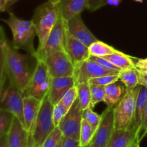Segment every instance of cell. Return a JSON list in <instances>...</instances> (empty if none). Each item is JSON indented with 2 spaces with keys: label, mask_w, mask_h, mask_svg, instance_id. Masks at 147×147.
I'll use <instances>...</instances> for the list:
<instances>
[{
  "label": "cell",
  "mask_w": 147,
  "mask_h": 147,
  "mask_svg": "<svg viewBox=\"0 0 147 147\" xmlns=\"http://www.w3.org/2000/svg\"><path fill=\"white\" fill-rule=\"evenodd\" d=\"M105 58L111 62L113 65L119 67L121 70H128V69L134 68V57L126 55L125 53L120 52L119 50L116 53L106 56Z\"/></svg>",
  "instance_id": "603a6c76"
},
{
  "label": "cell",
  "mask_w": 147,
  "mask_h": 147,
  "mask_svg": "<svg viewBox=\"0 0 147 147\" xmlns=\"http://www.w3.org/2000/svg\"><path fill=\"white\" fill-rule=\"evenodd\" d=\"M78 99V89L76 86H73L65 94L63 98L60 102H61L66 108L70 109L73 103Z\"/></svg>",
  "instance_id": "836d02e7"
},
{
  "label": "cell",
  "mask_w": 147,
  "mask_h": 147,
  "mask_svg": "<svg viewBox=\"0 0 147 147\" xmlns=\"http://www.w3.org/2000/svg\"><path fill=\"white\" fill-rule=\"evenodd\" d=\"M53 107L47 94L42 100L34 128L30 134L37 147L42 145L47 136L55 128L53 122Z\"/></svg>",
  "instance_id": "8992f818"
},
{
  "label": "cell",
  "mask_w": 147,
  "mask_h": 147,
  "mask_svg": "<svg viewBox=\"0 0 147 147\" xmlns=\"http://www.w3.org/2000/svg\"><path fill=\"white\" fill-rule=\"evenodd\" d=\"M63 135L58 126H56L47 136L41 147H56L63 140Z\"/></svg>",
  "instance_id": "4dcf8cb0"
},
{
  "label": "cell",
  "mask_w": 147,
  "mask_h": 147,
  "mask_svg": "<svg viewBox=\"0 0 147 147\" xmlns=\"http://www.w3.org/2000/svg\"><path fill=\"white\" fill-rule=\"evenodd\" d=\"M119 80L127 90H132L139 86V73L135 67L128 70H121L119 73Z\"/></svg>",
  "instance_id": "cb8c5ba5"
},
{
  "label": "cell",
  "mask_w": 147,
  "mask_h": 147,
  "mask_svg": "<svg viewBox=\"0 0 147 147\" xmlns=\"http://www.w3.org/2000/svg\"><path fill=\"white\" fill-rule=\"evenodd\" d=\"M140 140H139V137H136L134 140L133 141L131 144L129 145V147H140Z\"/></svg>",
  "instance_id": "ee69618b"
},
{
  "label": "cell",
  "mask_w": 147,
  "mask_h": 147,
  "mask_svg": "<svg viewBox=\"0 0 147 147\" xmlns=\"http://www.w3.org/2000/svg\"><path fill=\"white\" fill-rule=\"evenodd\" d=\"M23 97L22 93L7 76V78L0 89V109L12 113L24 126Z\"/></svg>",
  "instance_id": "52a82bcc"
},
{
  "label": "cell",
  "mask_w": 147,
  "mask_h": 147,
  "mask_svg": "<svg viewBox=\"0 0 147 147\" xmlns=\"http://www.w3.org/2000/svg\"><path fill=\"white\" fill-rule=\"evenodd\" d=\"M140 86L127 92L113 109L114 127L116 130L128 129L134 126L136 103Z\"/></svg>",
  "instance_id": "277c9868"
},
{
  "label": "cell",
  "mask_w": 147,
  "mask_h": 147,
  "mask_svg": "<svg viewBox=\"0 0 147 147\" xmlns=\"http://www.w3.org/2000/svg\"><path fill=\"white\" fill-rule=\"evenodd\" d=\"M27 147H37L35 144H34V140H33L31 134H30V139H29V143Z\"/></svg>",
  "instance_id": "f6af8a7d"
},
{
  "label": "cell",
  "mask_w": 147,
  "mask_h": 147,
  "mask_svg": "<svg viewBox=\"0 0 147 147\" xmlns=\"http://www.w3.org/2000/svg\"><path fill=\"white\" fill-rule=\"evenodd\" d=\"M51 78L73 77L74 63L66 51H60L51 54L45 60Z\"/></svg>",
  "instance_id": "30bf717a"
},
{
  "label": "cell",
  "mask_w": 147,
  "mask_h": 147,
  "mask_svg": "<svg viewBox=\"0 0 147 147\" xmlns=\"http://www.w3.org/2000/svg\"><path fill=\"white\" fill-rule=\"evenodd\" d=\"M95 131L92 129L88 122L84 119L82 120L81 128H80V138H79V146L85 147L90 144Z\"/></svg>",
  "instance_id": "4316f807"
},
{
  "label": "cell",
  "mask_w": 147,
  "mask_h": 147,
  "mask_svg": "<svg viewBox=\"0 0 147 147\" xmlns=\"http://www.w3.org/2000/svg\"><path fill=\"white\" fill-rule=\"evenodd\" d=\"M127 92L124 85L119 81L105 86L104 102L109 109H114Z\"/></svg>",
  "instance_id": "ffe728a7"
},
{
  "label": "cell",
  "mask_w": 147,
  "mask_h": 147,
  "mask_svg": "<svg viewBox=\"0 0 147 147\" xmlns=\"http://www.w3.org/2000/svg\"><path fill=\"white\" fill-rule=\"evenodd\" d=\"M61 144H62V141L60 142V143L58 144L57 145V146H56V147H60V146H61Z\"/></svg>",
  "instance_id": "681fc988"
},
{
  "label": "cell",
  "mask_w": 147,
  "mask_h": 147,
  "mask_svg": "<svg viewBox=\"0 0 147 147\" xmlns=\"http://www.w3.org/2000/svg\"><path fill=\"white\" fill-rule=\"evenodd\" d=\"M83 119H84L85 120L88 122L89 124L91 126L92 129L96 132L98 127L100 125V121H101L102 116L101 115L98 114L97 113L93 111V109L89 107L83 110Z\"/></svg>",
  "instance_id": "f546056e"
},
{
  "label": "cell",
  "mask_w": 147,
  "mask_h": 147,
  "mask_svg": "<svg viewBox=\"0 0 147 147\" xmlns=\"http://www.w3.org/2000/svg\"><path fill=\"white\" fill-rule=\"evenodd\" d=\"M69 109L66 108L61 102L55 104L53 107V122L55 126H58L63 118L65 116L67 113L68 112Z\"/></svg>",
  "instance_id": "1f68e13d"
},
{
  "label": "cell",
  "mask_w": 147,
  "mask_h": 147,
  "mask_svg": "<svg viewBox=\"0 0 147 147\" xmlns=\"http://www.w3.org/2000/svg\"><path fill=\"white\" fill-rule=\"evenodd\" d=\"M39 147H41V146H39Z\"/></svg>",
  "instance_id": "816d5d0a"
},
{
  "label": "cell",
  "mask_w": 147,
  "mask_h": 147,
  "mask_svg": "<svg viewBox=\"0 0 147 147\" xmlns=\"http://www.w3.org/2000/svg\"><path fill=\"white\" fill-rule=\"evenodd\" d=\"M90 93H91V100L90 108H93L100 102H103L105 96V87L98 85H90Z\"/></svg>",
  "instance_id": "f1b7e54d"
},
{
  "label": "cell",
  "mask_w": 147,
  "mask_h": 147,
  "mask_svg": "<svg viewBox=\"0 0 147 147\" xmlns=\"http://www.w3.org/2000/svg\"><path fill=\"white\" fill-rule=\"evenodd\" d=\"M134 1H137V2H141V3H142V2H143L144 0H134Z\"/></svg>",
  "instance_id": "c3c4849f"
},
{
  "label": "cell",
  "mask_w": 147,
  "mask_h": 147,
  "mask_svg": "<svg viewBox=\"0 0 147 147\" xmlns=\"http://www.w3.org/2000/svg\"><path fill=\"white\" fill-rule=\"evenodd\" d=\"M101 116V121L90 142V147L107 146L115 130L113 109L106 108Z\"/></svg>",
  "instance_id": "7c38bea8"
},
{
  "label": "cell",
  "mask_w": 147,
  "mask_h": 147,
  "mask_svg": "<svg viewBox=\"0 0 147 147\" xmlns=\"http://www.w3.org/2000/svg\"><path fill=\"white\" fill-rule=\"evenodd\" d=\"M119 80V75H107L90 79L88 81L90 85H98V86H106L109 84L115 83Z\"/></svg>",
  "instance_id": "d6a6232c"
},
{
  "label": "cell",
  "mask_w": 147,
  "mask_h": 147,
  "mask_svg": "<svg viewBox=\"0 0 147 147\" xmlns=\"http://www.w3.org/2000/svg\"><path fill=\"white\" fill-rule=\"evenodd\" d=\"M79 141L76 140L74 139L63 136L62 140L61 146L60 147H78Z\"/></svg>",
  "instance_id": "f35d334b"
},
{
  "label": "cell",
  "mask_w": 147,
  "mask_h": 147,
  "mask_svg": "<svg viewBox=\"0 0 147 147\" xmlns=\"http://www.w3.org/2000/svg\"><path fill=\"white\" fill-rule=\"evenodd\" d=\"M139 85L147 88V75L139 74Z\"/></svg>",
  "instance_id": "ab89813d"
},
{
  "label": "cell",
  "mask_w": 147,
  "mask_h": 147,
  "mask_svg": "<svg viewBox=\"0 0 147 147\" xmlns=\"http://www.w3.org/2000/svg\"><path fill=\"white\" fill-rule=\"evenodd\" d=\"M18 1H20V0H9L8 3V5H7V9H8L11 6H12L13 4H15V3L17 2Z\"/></svg>",
  "instance_id": "bcb514c9"
},
{
  "label": "cell",
  "mask_w": 147,
  "mask_h": 147,
  "mask_svg": "<svg viewBox=\"0 0 147 147\" xmlns=\"http://www.w3.org/2000/svg\"><path fill=\"white\" fill-rule=\"evenodd\" d=\"M78 89V100L79 105L83 110L90 107L91 100V93L89 83H80L76 86Z\"/></svg>",
  "instance_id": "484cf974"
},
{
  "label": "cell",
  "mask_w": 147,
  "mask_h": 147,
  "mask_svg": "<svg viewBox=\"0 0 147 147\" xmlns=\"http://www.w3.org/2000/svg\"><path fill=\"white\" fill-rule=\"evenodd\" d=\"M147 134V104L145 107L144 111L143 116H142V126H141L140 133H139V140H142L144 137Z\"/></svg>",
  "instance_id": "74e56055"
},
{
  "label": "cell",
  "mask_w": 147,
  "mask_h": 147,
  "mask_svg": "<svg viewBox=\"0 0 147 147\" xmlns=\"http://www.w3.org/2000/svg\"><path fill=\"white\" fill-rule=\"evenodd\" d=\"M66 53L74 65L88 60L90 57L88 47L69 34L66 45Z\"/></svg>",
  "instance_id": "e0dca14e"
},
{
  "label": "cell",
  "mask_w": 147,
  "mask_h": 147,
  "mask_svg": "<svg viewBox=\"0 0 147 147\" xmlns=\"http://www.w3.org/2000/svg\"><path fill=\"white\" fill-rule=\"evenodd\" d=\"M30 134L22 122L14 116L9 130L7 134L8 147H27Z\"/></svg>",
  "instance_id": "9a60e30c"
},
{
  "label": "cell",
  "mask_w": 147,
  "mask_h": 147,
  "mask_svg": "<svg viewBox=\"0 0 147 147\" xmlns=\"http://www.w3.org/2000/svg\"><path fill=\"white\" fill-rule=\"evenodd\" d=\"M83 112V110L80 108L77 99L58 126L64 137L72 138L79 141Z\"/></svg>",
  "instance_id": "8fae6325"
},
{
  "label": "cell",
  "mask_w": 147,
  "mask_h": 147,
  "mask_svg": "<svg viewBox=\"0 0 147 147\" xmlns=\"http://www.w3.org/2000/svg\"><path fill=\"white\" fill-rule=\"evenodd\" d=\"M47 1H51V2H53V3H56V4H57V3L60 2V0H47Z\"/></svg>",
  "instance_id": "7dc6e473"
},
{
  "label": "cell",
  "mask_w": 147,
  "mask_h": 147,
  "mask_svg": "<svg viewBox=\"0 0 147 147\" xmlns=\"http://www.w3.org/2000/svg\"><path fill=\"white\" fill-rule=\"evenodd\" d=\"M88 49L90 56L100 57H104L119 51L112 46L99 40L90 45L88 47Z\"/></svg>",
  "instance_id": "d4e9b609"
},
{
  "label": "cell",
  "mask_w": 147,
  "mask_h": 147,
  "mask_svg": "<svg viewBox=\"0 0 147 147\" xmlns=\"http://www.w3.org/2000/svg\"><path fill=\"white\" fill-rule=\"evenodd\" d=\"M14 115L0 109V139L8 133Z\"/></svg>",
  "instance_id": "83f0119b"
},
{
  "label": "cell",
  "mask_w": 147,
  "mask_h": 147,
  "mask_svg": "<svg viewBox=\"0 0 147 147\" xmlns=\"http://www.w3.org/2000/svg\"><path fill=\"white\" fill-rule=\"evenodd\" d=\"M9 43L4 29L0 26V89L7 78L6 60Z\"/></svg>",
  "instance_id": "44dd1931"
},
{
  "label": "cell",
  "mask_w": 147,
  "mask_h": 147,
  "mask_svg": "<svg viewBox=\"0 0 147 147\" xmlns=\"http://www.w3.org/2000/svg\"><path fill=\"white\" fill-rule=\"evenodd\" d=\"M136 137L139 138V130L136 126L128 129H115L106 147H129Z\"/></svg>",
  "instance_id": "ac0fdd59"
},
{
  "label": "cell",
  "mask_w": 147,
  "mask_h": 147,
  "mask_svg": "<svg viewBox=\"0 0 147 147\" xmlns=\"http://www.w3.org/2000/svg\"><path fill=\"white\" fill-rule=\"evenodd\" d=\"M30 56L22 54L9 43L6 60V73L8 78L24 93L33 72L30 63Z\"/></svg>",
  "instance_id": "6da1fadb"
},
{
  "label": "cell",
  "mask_w": 147,
  "mask_h": 147,
  "mask_svg": "<svg viewBox=\"0 0 147 147\" xmlns=\"http://www.w3.org/2000/svg\"><path fill=\"white\" fill-rule=\"evenodd\" d=\"M107 0H88L87 9L90 11H94L106 5Z\"/></svg>",
  "instance_id": "8d00e7d4"
},
{
  "label": "cell",
  "mask_w": 147,
  "mask_h": 147,
  "mask_svg": "<svg viewBox=\"0 0 147 147\" xmlns=\"http://www.w3.org/2000/svg\"><path fill=\"white\" fill-rule=\"evenodd\" d=\"M78 147H80V146H78ZM85 147H90V145H88V146H85Z\"/></svg>",
  "instance_id": "f907efd6"
},
{
  "label": "cell",
  "mask_w": 147,
  "mask_h": 147,
  "mask_svg": "<svg viewBox=\"0 0 147 147\" xmlns=\"http://www.w3.org/2000/svg\"><path fill=\"white\" fill-rule=\"evenodd\" d=\"M73 86H76V83L73 77L51 78L50 89L47 96L52 104L55 106L58 103L65 94Z\"/></svg>",
  "instance_id": "5bb4252c"
},
{
  "label": "cell",
  "mask_w": 147,
  "mask_h": 147,
  "mask_svg": "<svg viewBox=\"0 0 147 147\" xmlns=\"http://www.w3.org/2000/svg\"><path fill=\"white\" fill-rule=\"evenodd\" d=\"M122 0H107L106 1V4H109V5L114 6V7H117L120 4Z\"/></svg>",
  "instance_id": "b9f144b4"
},
{
  "label": "cell",
  "mask_w": 147,
  "mask_h": 147,
  "mask_svg": "<svg viewBox=\"0 0 147 147\" xmlns=\"http://www.w3.org/2000/svg\"><path fill=\"white\" fill-rule=\"evenodd\" d=\"M60 17L59 3L47 1L35 9L32 22L38 37V47L37 51L42 50L46 44L48 36Z\"/></svg>",
  "instance_id": "7a4b0ae2"
},
{
  "label": "cell",
  "mask_w": 147,
  "mask_h": 147,
  "mask_svg": "<svg viewBox=\"0 0 147 147\" xmlns=\"http://www.w3.org/2000/svg\"><path fill=\"white\" fill-rule=\"evenodd\" d=\"M133 59L134 67L139 72V74L147 75V57L144 59L134 57Z\"/></svg>",
  "instance_id": "e575fe53"
},
{
  "label": "cell",
  "mask_w": 147,
  "mask_h": 147,
  "mask_svg": "<svg viewBox=\"0 0 147 147\" xmlns=\"http://www.w3.org/2000/svg\"><path fill=\"white\" fill-rule=\"evenodd\" d=\"M74 78L76 86L83 83H88L90 79L107 75H119V70H110L90 59L74 65Z\"/></svg>",
  "instance_id": "9c48e42d"
},
{
  "label": "cell",
  "mask_w": 147,
  "mask_h": 147,
  "mask_svg": "<svg viewBox=\"0 0 147 147\" xmlns=\"http://www.w3.org/2000/svg\"><path fill=\"white\" fill-rule=\"evenodd\" d=\"M67 25L68 34L83 42L88 47L98 40L86 27L82 20L80 14L75 16L70 19L67 22Z\"/></svg>",
  "instance_id": "4fadbf2b"
},
{
  "label": "cell",
  "mask_w": 147,
  "mask_h": 147,
  "mask_svg": "<svg viewBox=\"0 0 147 147\" xmlns=\"http://www.w3.org/2000/svg\"><path fill=\"white\" fill-rule=\"evenodd\" d=\"M0 147H8L7 134L0 139Z\"/></svg>",
  "instance_id": "7bdbcfd3"
},
{
  "label": "cell",
  "mask_w": 147,
  "mask_h": 147,
  "mask_svg": "<svg viewBox=\"0 0 147 147\" xmlns=\"http://www.w3.org/2000/svg\"><path fill=\"white\" fill-rule=\"evenodd\" d=\"M88 3V0H60L59 2L60 14L67 22L87 9Z\"/></svg>",
  "instance_id": "d6986e66"
},
{
  "label": "cell",
  "mask_w": 147,
  "mask_h": 147,
  "mask_svg": "<svg viewBox=\"0 0 147 147\" xmlns=\"http://www.w3.org/2000/svg\"><path fill=\"white\" fill-rule=\"evenodd\" d=\"M9 0H0V11L7 10V5Z\"/></svg>",
  "instance_id": "60d3db41"
},
{
  "label": "cell",
  "mask_w": 147,
  "mask_h": 147,
  "mask_svg": "<svg viewBox=\"0 0 147 147\" xmlns=\"http://www.w3.org/2000/svg\"><path fill=\"white\" fill-rule=\"evenodd\" d=\"M51 77L44 60H37L30 82L24 90L23 96H33L42 100L48 93Z\"/></svg>",
  "instance_id": "ba28073f"
},
{
  "label": "cell",
  "mask_w": 147,
  "mask_h": 147,
  "mask_svg": "<svg viewBox=\"0 0 147 147\" xmlns=\"http://www.w3.org/2000/svg\"><path fill=\"white\" fill-rule=\"evenodd\" d=\"M8 25L12 33V45L17 50H25L34 57L36 50L34 47V39L36 34L35 29L31 20L18 18L11 11H9V18L3 20Z\"/></svg>",
  "instance_id": "3957f363"
},
{
  "label": "cell",
  "mask_w": 147,
  "mask_h": 147,
  "mask_svg": "<svg viewBox=\"0 0 147 147\" xmlns=\"http://www.w3.org/2000/svg\"><path fill=\"white\" fill-rule=\"evenodd\" d=\"M147 104V88L140 86L139 93L136 103V110L134 116V126L139 129L140 133L141 126H142V116L145 107Z\"/></svg>",
  "instance_id": "7402d4cb"
},
{
  "label": "cell",
  "mask_w": 147,
  "mask_h": 147,
  "mask_svg": "<svg viewBox=\"0 0 147 147\" xmlns=\"http://www.w3.org/2000/svg\"><path fill=\"white\" fill-rule=\"evenodd\" d=\"M68 31H67V21L63 18L60 14L50 33L44 48L40 51L36 50L34 57L36 60H44L51 54L60 51H66Z\"/></svg>",
  "instance_id": "5b68a950"
},
{
  "label": "cell",
  "mask_w": 147,
  "mask_h": 147,
  "mask_svg": "<svg viewBox=\"0 0 147 147\" xmlns=\"http://www.w3.org/2000/svg\"><path fill=\"white\" fill-rule=\"evenodd\" d=\"M90 60H93V61L96 62L98 64L101 65L103 67H106L108 69H110V70H119L121 71L119 67H117L116 66H115L114 65L112 64L109 60H108L107 59H106L105 57H96V56H90Z\"/></svg>",
  "instance_id": "d590c367"
},
{
  "label": "cell",
  "mask_w": 147,
  "mask_h": 147,
  "mask_svg": "<svg viewBox=\"0 0 147 147\" xmlns=\"http://www.w3.org/2000/svg\"><path fill=\"white\" fill-rule=\"evenodd\" d=\"M41 104L42 100L33 96H25L23 97V116L24 120V128L30 134H31L33 130Z\"/></svg>",
  "instance_id": "2e32d148"
}]
</instances>
